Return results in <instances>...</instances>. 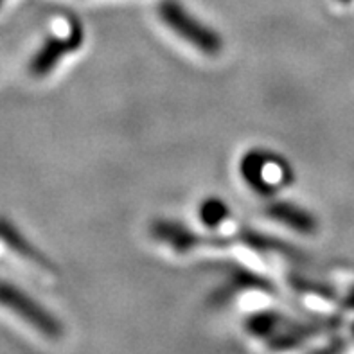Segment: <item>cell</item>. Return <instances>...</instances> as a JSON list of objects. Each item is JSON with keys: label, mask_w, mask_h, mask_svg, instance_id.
I'll list each match as a JSON object with an SVG mask.
<instances>
[{"label": "cell", "mask_w": 354, "mask_h": 354, "mask_svg": "<svg viewBox=\"0 0 354 354\" xmlns=\"http://www.w3.org/2000/svg\"><path fill=\"white\" fill-rule=\"evenodd\" d=\"M198 214L207 229H216L229 218L230 209L221 198H207L198 209Z\"/></svg>", "instance_id": "9"}, {"label": "cell", "mask_w": 354, "mask_h": 354, "mask_svg": "<svg viewBox=\"0 0 354 354\" xmlns=\"http://www.w3.org/2000/svg\"><path fill=\"white\" fill-rule=\"evenodd\" d=\"M0 238L4 239V241L9 245V248H13V250L17 252V254H20V256L35 261L36 265L44 266V268H53V265L49 263V259H47V257H45L41 252L36 250L31 243L24 238L22 234L18 232L15 227H11L9 223H6V221H0Z\"/></svg>", "instance_id": "8"}, {"label": "cell", "mask_w": 354, "mask_h": 354, "mask_svg": "<svg viewBox=\"0 0 354 354\" xmlns=\"http://www.w3.org/2000/svg\"><path fill=\"white\" fill-rule=\"evenodd\" d=\"M83 41H85V31L76 18H72L71 32L65 38H50V40L45 41L44 47L32 58L31 72L38 77L47 76L58 65L63 56L76 53L83 45Z\"/></svg>", "instance_id": "3"}, {"label": "cell", "mask_w": 354, "mask_h": 354, "mask_svg": "<svg viewBox=\"0 0 354 354\" xmlns=\"http://www.w3.org/2000/svg\"><path fill=\"white\" fill-rule=\"evenodd\" d=\"M0 306L13 311L20 319L26 320L29 326H32L36 331H40V335H44V337L50 338V340L62 337V324L54 319L45 308H41L38 302L32 301L27 293L18 290L13 284L6 283V281H0Z\"/></svg>", "instance_id": "2"}, {"label": "cell", "mask_w": 354, "mask_h": 354, "mask_svg": "<svg viewBox=\"0 0 354 354\" xmlns=\"http://www.w3.org/2000/svg\"><path fill=\"white\" fill-rule=\"evenodd\" d=\"M266 216L288 229L302 234H311L317 230V220L310 212L295 205L293 202H272L266 205Z\"/></svg>", "instance_id": "6"}, {"label": "cell", "mask_w": 354, "mask_h": 354, "mask_svg": "<svg viewBox=\"0 0 354 354\" xmlns=\"http://www.w3.org/2000/svg\"><path fill=\"white\" fill-rule=\"evenodd\" d=\"M342 2H347V0H342Z\"/></svg>", "instance_id": "10"}, {"label": "cell", "mask_w": 354, "mask_h": 354, "mask_svg": "<svg viewBox=\"0 0 354 354\" xmlns=\"http://www.w3.org/2000/svg\"><path fill=\"white\" fill-rule=\"evenodd\" d=\"M151 236L178 254H187V252L205 245L203 236H198L196 232L178 221L157 220L151 225Z\"/></svg>", "instance_id": "4"}, {"label": "cell", "mask_w": 354, "mask_h": 354, "mask_svg": "<svg viewBox=\"0 0 354 354\" xmlns=\"http://www.w3.org/2000/svg\"><path fill=\"white\" fill-rule=\"evenodd\" d=\"M158 15L171 31L189 41L200 53L207 56H216L223 49L221 36L214 29L205 26L202 20L194 18L178 0H162L158 4Z\"/></svg>", "instance_id": "1"}, {"label": "cell", "mask_w": 354, "mask_h": 354, "mask_svg": "<svg viewBox=\"0 0 354 354\" xmlns=\"http://www.w3.org/2000/svg\"><path fill=\"white\" fill-rule=\"evenodd\" d=\"M272 157H274V153L254 149V151L247 153L241 160V176L257 194H263V196H270L277 191V187L266 176V169L272 162Z\"/></svg>", "instance_id": "5"}, {"label": "cell", "mask_w": 354, "mask_h": 354, "mask_svg": "<svg viewBox=\"0 0 354 354\" xmlns=\"http://www.w3.org/2000/svg\"><path fill=\"white\" fill-rule=\"evenodd\" d=\"M234 241L243 243L245 247L252 248V250L257 252H265V254H281V256L293 257V259H299L301 254L288 243L281 241L277 238H270V236H265L261 234L259 230H252V229H239L238 236L234 238Z\"/></svg>", "instance_id": "7"}]
</instances>
